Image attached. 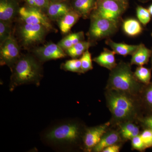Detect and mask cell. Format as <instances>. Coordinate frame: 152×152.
<instances>
[{
	"mask_svg": "<svg viewBox=\"0 0 152 152\" xmlns=\"http://www.w3.org/2000/svg\"><path fill=\"white\" fill-rule=\"evenodd\" d=\"M107 103L110 110L117 120L129 119L134 115V102L126 94L111 90L108 95Z\"/></svg>",
	"mask_w": 152,
	"mask_h": 152,
	"instance_id": "4",
	"label": "cell"
},
{
	"mask_svg": "<svg viewBox=\"0 0 152 152\" xmlns=\"http://www.w3.org/2000/svg\"><path fill=\"white\" fill-rule=\"evenodd\" d=\"M128 4L117 0H98L96 8L93 12L104 18L118 23Z\"/></svg>",
	"mask_w": 152,
	"mask_h": 152,
	"instance_id": "7",
	"label": "cell"
},
{
	"mask_svg": "<svg viewBox=\"0 0 152 152\" xmlns=\"http://www.w3.org/2000/svg\"><path fill=\"white\" fill-rule=\"evenodd\" d=\"M19 9L13 0H1L0 20L11 22L19 13Z\"/></svg>",
	"mask_w": 152,
	"mask_h": 152,
	"instance_id": "13",
	"label": "cell"
},
{
	"mask_svg": "<svg viewBox=\"0 0 152 152\" xmlns=\"http://www.w3.org/2000/svg\"><path fill=\"white\" fill-rule=\"evenodd\" d=\"M148 10L149 12L151 15L152 16V4L149 6L148 9Z\"/></svg>",
	"mask_w": 152,
	"mask_h": 152,
	"instance_id": "35",
	"label": "cell"
},
{
	"mask_svg": "<svg viewBox=\"0 0 152 152\" xmlns=\"http://www.w3.org/2000/svg\"><path fill=\"white\" fill-rule=\"evenodd\" d=\"M84 33L83 31L72 33L62 39L58 45L65 51L75 45L84 40Z\"/></svg>",
	"mask_w": 152,
	"mask_h": 152,
	"instance_id": "20",
	"label": "cell"
},
{
	"mask_svg": "<svg viewBox=\"0 0 152 152\" xmlns=\"http://www.w3.org/2000/svg\"><path fill=\"white\" fill-rule=\"evenodd\" d=\"M106 44L115 53L124 56L132 55L139 47V45H128L124 43L115 42L110 39L106 41Z\"/></svg>",
	"mask_w": 152,
	"mask_h": 152,
	"instance_id": "18",
	"label": "cell"
},
{
	"mask_svg": "<svg viewBox=\"0 0 152 152\" xmlns=\"http://www.w3.org/2000/svg\"><path fill=\"white\" fill-rule=\"evenodd\" d=\"M52 2L63 1L65 0H51Z\"/></svg>",
	"mask_w": 152,
	"mask_h": 152,
	"instance_id": "37",
	"label": "cell"
},
{
	"mask_svg": "<svg viewBox=\"0 0 152 152\" xmlns=\"http://www.w3.org/2000/svg\"><path fill=\"white\" fill-rule=\"evenodd\" d=\"M12 34L11 22L0 20V42L1 43Z\"/></svg>",
	"mask_w": 152,
	"mask_h": 152,
	"instance_id": "27",
	"label": "cell"
},
{
	"mask_svg": "<svg viewBox=\"0 0 152 152\" xmlns=\"http://www.w3.org/2000/svg\"><path fill=\"white\" fill-rule=\"evenodd\" d=\"M48 30L43 25L25 23L19 28L20 42L25 49H29L42 43Z\"/></svg>",
	"mask_w": 152,
	"mask_h": 152,
	"instance_id": "6",
	"label": "cell"
},
{
	"mask_svg": "<svg viewBox=\"0 0 152 152\" xmlns=\"http://www.w3.org/2000/svg\"><path fill=\"white\" fill-rule=\"evenodd\" d=\"M115 53L113 51L104 48L100 54L93 60L101 66L112 71L117 65L115 58Z\"/></svg>",
	"mask_w": 152,
	"mask_h": 152,
	"instance_id": "17",
	"label": "cell"
},
{
	"mask_svg": "<svg viewBox=\"0 0 152 152\" xmlns=\"http://www.w3.org/2000/svg\"><path fill=\"white\" fill-rule=\"evenodd\" d=\"M98 0H74L71 6L72 10L75 11L84 19L88 18L96 10Z\"/></svg>",
	"mask_w": 152,
	"mask_h": 152,
	"instance_id": "12",
	"label": "cell"
},
{
	"mask_svg": "<svg viewBox=\"0 0 152 152\" xmlns=\"http://www.w3.org/2000/svg\"><path fill=\"white\" fill-rule=\"evenodd\" d=\"M137 126L132 123H128L124 125L121 129V133L123 137H124L128 133L130 132L134 129H135Z\"/></svg>",
	"mask_w": 152,
	"mask_h": 152,
	"instance_id": "31",
	"label": "cell"
},
{
	"mask_svg": "<svg viewBox=\"0 0 152 152\" xmlns=\"http://www.w3.org/2000/svg\"><path fill=\"white\" fill-rule=\"evenodd\" d=\"M90 17L91 25L88 37L91 42L109 37L117 31L118 23L101 16L94 12Z\"/></svg>",
	"mask_w": 152,
	"mask_h": 152,
	"instance_id": "5",
	"label": "cell"
},
{
	"mask_svg": "<svg viewBox=\"0 0 152 152\" xmlns=\"http://www.w3.org/2000/svg\"><path fill=\"white\" fill-rule=\"evenodd\" d=\"M20 47L16 39L12 34L1 43L0 62L1 65H7L11 70L20 57Z\"/></svg>",
	"mask_w": 152,
	"mask_h": 152,
	"instance_id": "8",
	"label": "cell"
},
{
	"mask_svg": "<svg viewBox=\"0 0 152 152\" xmlns=\"http://www.w3.org/2000/svg\"><path fill=\"white\" fill-rule=\"evenodd\" d=\"M117 1H120L122 2L128 4V0H117Z\"/></svg>",
	"mask_w": 152,
	"mask_h": 152,
	"instance_id": "36",
	"label": "cell"
},
{
	"mask_svg": "<svg viewBox=\"0 0 152 152\" xmlns=\"http://www.w3.org/2000/svg\"><path fill=\"white\" fill-rule=\"evenodd\" d=\"M92 45V42L90 41H83L78 43L73 46L65 51L66 54L73 58H75L82 56L87 50H88L91 45Z\"/></svg>",
	"mask_w": 152,
	"mask_h": 152,
	"instance_id": "22",
	"label": "cell"
},
{
	"mask_svg": "<svg viewBox=\"0 0 152 152\" xmlns=\"http://www.w3.org/2000/svg\"><path fill=\"white\" fill-rule=\"evenodd\" d=\"M120 146L115 144L107 147L103 150V152H118L120 151Z\"/></svg>",
	"mask_w": 152,
	"mask_h": 152,
	"instance_id": "34",
	"label": "cell"
},
{
	"mask_svg": "<svg viewBox=\"0 0 152 152\" xmlns=\"http://www.w3.org/2000/svg\"><path fill=\"white\" fill-rule=\"evenodd\" d=\"M129 64L120 62L111 71L108 86L110 90L133 95L137 92L140 85Z\"/></svg>",
	"mask_w": 152,
	"mask_h": 152,
	"instance_id": "2",
	"label": "cell"
},
{
	"mask_svg": "<svg viewBox=\"0 0 152 152\" xmlns=\"http://www.w3.org/2000/svg\"><path fill=\"white\" fill-rule=\"evenodd\" d=\"M152 50L147 48L144 44L139 45L137 50L132 56L131 64L143 66L148 62L150 58L151 57Z\"/></svg>",
	"mask_w": 152,
	"mask_h": 152,
	"instance_id": "15",
	"label": "cell"
},
{
	"mask_svg": "<svg viewBox=\"0 0 152 152\" xmlns=\"http://www.w3.org/2000/svg\"><path fill=\"white\" fill-rule=\"evenodd\" d=\"M33 53L41 62H45L65 58V51L58 45L53 42L48 43L42 46L34 49Z\"/></svg>",
	"mask_w": 152,
	"mask_h": 152,
	"instance_id": "10",
	"label": "cell"
},
{
	"mask_svg": "<svg viewBox=\"0 0 152 152\" xmlns=\"http://www.w3.org/2000/svg\"><path fill=\"white\" fill-rule=\"evenodd\" d=\"M132 146L134 149L142 151L146 148L140 135L136 136L132 139Z\"/></svg>",
	"mask_w": 152,
	"mask_h": 152,
	"instance_id": "30",
	"label": "cell"
},
{
	"mask_svg": "<svg viewBox=\"0 0 152 152\" xmlns=\"http://www.w3.org/2000/svg\"><path fill=\"white\" fill-rule=\"evenodd\" d=\"M144 1H146V0H144Z\"/></svg>",
	"mask_w": 152,
	"mask_h": 152,
	"instance_id": "39",
	"label": "cell"
},
{
	"mask_svg": "<svg viewBox=\"0 0 152 152\" xmlns=\"http://www.w3.org/2000/svg\"><path fill=\"white\" fill-rule=\"evenodd\" d=\"M47 16L50 20L58 21L60 19L72 10L71 7L63 1L51 2L48 7Z\"/></svg>",
	"mask_w": 152,
	"mask_h": 152,
	"instance_id": "14",
	"label": "cell"
},
{
	"mask_svg": "<svg viewBox=\"0 0 152 152\" xmlns=\"http://www.w3.org/2000/svg\"><path fill=\"white\" fill-rule=\"evenodd\" d=\"M119 136L116 132H110L107 134H104L101 139L99 143L93 149L94 152H102L107 147L114 145L118 142Z\"/></svg>",
	"mask_w": 152,
	"mask_h": 152,
	"instance_id": "21",
	"label": "cell"
},
{
	"mask_svg": "<svg viewBox=\"0 0 152 152\" xmlns=\"http://www.w3.org/2000/svg\"><path fill=\"white\" fill-rule=\"evenodd\" d=\"M122 28L124 32L130 37H135L141 34L142 27L140 22L135 19H126L123 22Z\"/></svg>",
	"mask_w": 152,
	"mask_h": 152,
	"instance_id": "19",
	"label": "cell"
},
{
	"mask_svg": "<svg viewBox=\"0 0 152 152\" xmlns=\"http://www.w3.org/2000/svg\"><path fill=\"white\" fill-rule=\"evenodd\" d=\"M80 15L75 11L72 10L58 21V24L61 32L66 34L70 31L71 28L75 24Z\"/></svg>",
	"mask_w": 152,
	"mask_h": 152,
	"instance_id": "16",
	"label": "cell"
},
{
	"mask_svg": "<svg viewBox=\"0 0 152 152\" xmlns=\"http://www.w3.org/2000/svg\"><path fill=\"white\" fill-rule=\"evenodd\" d=\"M19 15L25 23L43 25L50 31L55 29L52 26L50 19L39 9L29 7H22L19 9Z\"/></svg>",
	"mask_w": 152,
	"mask_h": 152,
	"instance_id": "9",
	"label": "cell"
},
{
	"mask_svg": "<svg viewBox=\"0 0 152 152\" xmlns=\"http://www.w3.org/2000/svg\"><path fill=\"white\" fill-rule=\"evenodd\" d=\"M151 59H152V55H151Z\"/></svg>",
	"mask_w": 152,
	"mask_h": 152,
	"instance_id": "38",
	"label": "cell"
},
{
	"mask_svg": "<svg viewBox=\"0 0 152 152\" xmlns=\"http://www.w3.org/2000/svg\"><path fill=\"white\" fill-rule=\"evenodd\" d=\"M80 134L78 125L76 123L66 122L50 129L46 133L45 138L50 143L66 146L77 141Z\"/></svg>",
	"mask_w": 152,
	"mask_h": 152,
	"instance_id": "3",
	"label": "cell"
},
{
	"mask_svg": "<svg viewBox=\"0 0 152 152\" xmlns=\"http://www.w3.org/2000/svg\"><path fill=\"white\" fill-rule=\"evenodd\" d=\"M145 96L146 102L152 110V84L147 89Z\"/></svg>",
	"mask_w": 152,
	"mask_h": 152,
	"instance_id": "32",
	"label": "cell"
},
{
	"mask_svg": "<svg viewBox=\"0 0 152 152\" xmlns=\"http://www.w3.org/2000/svg\"><path fill=\"white\" fill-rule=\"evenodd\" d=\"M134 75L139 81L147 85L150 84L151 77V73L150 69L143 66H140L136 69Z\"/></svg>",
	"mask_w": 152,
	"mask_h": 152,
	"instance_id": "23",
	"label": "cell"
},
{
	"mask_svg": "<svg viewBox=\"0 0 152 152\" xmlns=\"http://www.w3.org/2000/svg\"><path fill=\"white\" fill-rule=\"evenodd\" d=\"M137 16L139 21L142 24L146 26L149 23L151 19V15L148 9L142 6H138L136 10Z\"/></svg>",
	"mask_w": 152,
	"mask_h": 152,
	"instance_id": "26",
	"label": "cell"
},
{
	"mask_svg": "<svg viewBox=\"0 0 152 152\" xmlns=\"http://www.w3.org/2000/svg\"><path fill=\"white\" fill-rule=\"evenodd\" d=\"M142 122L146 129L152 130V115L144 118L142 120Z\"/></svg>",
	"mask_w": 152,
	"mask_h": 152,
	"instance_id": "33",
	"label": "cell"
},
{
	"mask_svg": "<svg viewBox=\"0 0 152 152\" xmlns=\"http://www.w3.org/2000/svg\"><path fill=\"white\" fill-rule=\"evenodd\" d=\"M140 135L146 148L152 147V130L146 129Z\"/></svg>",
	"mask_w": 152,
	"mask_h": 152,
	"instance_id": "29",
	"label": "cell"
},
{
	"mask_svg": "<svg viewBox=\"0 0 152 152\" xmlns=\"http://www.w3.org/2000/svg\"><path fill=\"white\" fill-rule=\"evenodd\" d=\"M10 91L26 84L34 83L39 86L42 76L40 64L31 55L21 56L12 69Z\"/></svg>",
	"mask_w": 152,
	"mask_h": 152,
	"instance_id": "1",
	"label": "cell"
},
{
	"mask_svg": "<svg viewBox=\"0 0 152 152\" xmlns=\"http://www.w3.org/2000/svg\"><path fill=\"white\" fill-rule=\"evenodd\" d=\"M108 124L101 125L88 129L83 137L84 145L87 151H92L106 132Z\"/></svg>",
	"mask_w": 152,
	"mask_h": 152,
	"instance_id": "11",
	"label": "cell"
},
{
	"mask_svg": "<svg viewBox=\"0 0 152 152\" xmlns=\"http://www.w3.org/2000/svg\"><path fill=\"white\" fill-rule=\"evenodd\" d=\"M80 60L81 62L82 73H84L92 69L93 67L91 55L89 51L88 50H86L83 53Z\"/></svg>",
	"mask_w": 152,
	"mask_h": 152,
	"instance_id": "25",
	"label": "cell"
},
{
	"mask_svg": "<svg viewBox=\"0 0 152 152\" xmlns=\"http://www.w3.org/2000/svg\"><path fill=\"white\" fill-rule=\"evenodd\" d=\"M30 7L43 10L47 9L50 4L49 0H25Z\"/></svg>",
	"mask_w": 152,
	"mask_h": 152,
	"instance_id": "28",
	"label": "cell"
},
{
	"mask_svg": "<svg viewBox=\"0 0 152 152\" xmlns=\"http://www.w3.org/2000/svg\"><path fill=\"white\" fill-rule=\"evenodd\" d=\"M61 68L65 71L82 73L81 62L80 59L74 58L66 61L62 64Z\"/></svg>",
	"mask_w": 152,
	"mask_h": 152,
	"instance_id": "24",
	"label": "cell"
}]
</instances>
